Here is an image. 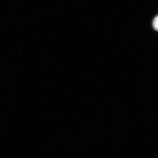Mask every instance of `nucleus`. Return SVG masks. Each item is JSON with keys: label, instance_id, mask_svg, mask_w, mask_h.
<instances>
[{"label": "nucleus", "instance_id": "f257e3e1", "mask_svg": "<svg viewBox=\"0 0 158 158\" xmlns=\"http://www.w3.org/2000/svg\"><path fill=\"white\" fill-rule=\"evenodd\" d=\"M153 27L156 31H158V15L155 18L153 22Z\"/></svg>", "mask_w": 158, "mask_h": 158}]
</instances>
